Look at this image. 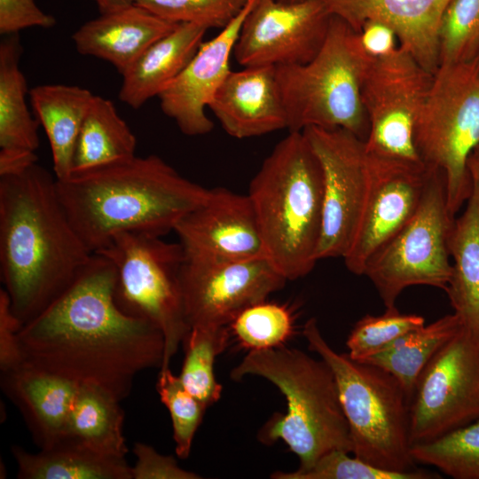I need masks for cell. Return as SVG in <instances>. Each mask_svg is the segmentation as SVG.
I'll return each mask as SVG.
<instances>
[{
  "label": "cell",
  "mask_w": 479,
  "mask_h": 479,
  "mask_svg": "<svg viewBox=\"0 0 479 479\" xmlns=\"http://www.w3.org/2000/svg\"><path fill=\"white\" fill-rule=\"evenodd\" d=\"M274 479H434L437 473L416 468L407 472L389 471L371 465L349 452L334 450L321 456L306 469L278 471Z\"/></svg>",
  "instance_id": "35"
},
{
  "label": "cell",
  "mask_w": 479,
  "mask_h": 479,
  "mask_svg": "<svg viewBox=\"0 0 479 479\" xmlns=\"http://www.w3.org/2000/svg\"><path fill=\"white\" fill-rule=\"evenodd\" d=\"M278 1L290 3V2H295V1H298V0H278Z\"/></svg>",
  "instance_id": "45"
},
{
  "label": "cell",
  "mask_w": 479,
  "mask_h": 479,
  "mask_svg": "<svg viewBox=\"0 0 479 479\" xmlns=\"http://www.w3.org/2000/svg\"><path fill=\"white\" fill-rule=\"evenodd\" d=\"M226 326H195L183 342L185 357L180 379L185 388L206 408L216 403L222 386L216 380L214 364L227 347Z\"/></svg>",
  "instance_id": "31"
},
{
  "label": "cell",
  "mask_w": 479,
  "mask_h": 479,
  "mask_svg": "<svg viewBox=\"0 0 479 479\" xmlns=\"http://www.w3.org/2000/svg\"><path fill=\"white\" fill-rule=\"evenodd\" d=\"M467 169L473 183H479V144L474 149L468 158Z\"/></svg>",
  "instance_id": "44"
},
{
  "label": "cell",
  "mask_w": 479,
  "mask_h": 479,
  "mask_svg": "<svg viewBox=\"0 0 479 479\" xmlns=\"http://www.w3.org/2000/svg\"><path fill=\"white\" fill-rule=\"evenodd\" d=\"M424 325L422 316L402 313L397 306L386 308L381 315L366 314L355 323L347 338L348 355L362 362Z\"/></svg>",
  "instance_id": "34"
},
{
  "label": "cell",
  "mask_w": 479,
  "mask_h": 479,
  "mask_svg": "<svg viewBox=\"0 0 479 479\" xmlns=\"http://www.w3.org/2000/svg\"><path fill=\"white\" fill-rule=\"evenodd\" d=\"M20 479H132L126 457L98 452L64 437L36 453L11 447Z\"/></svg>",
  "instance_id": "27"
},
{
  "label": "cell",
  "mask_w": 479,
  "mask_h": 479,
  "mask_svg": "<svg viewBox=\"0 0 479 479\" xmlns=\"http://www.w3.org/2000/svg\"><path fill=\"white\" fill-rule=\"evenodd\" d=\"M114 266L93 254L75 280L18 334L22 363L120 401L145 370L161 368L164 337L153 324L122 312L114 299Z\"/></svg>",
  "instance_id": "1"
},
{
  "label": "cell",
  "mask_w": 479,
  "mask_h": 479,
  "mask_svg": "<svg viewBox=\"0 0 479 479\" xmlns=\"http://www.w3.org/2000/svg\"><path fill=\"white\" fill-rule=\"evenodd\" d=\"M138 0H94L100 14L113 12L134 4Z\"/></svg>",
  "instance_id": "43"
},
{
  "label": "cell",
  "mask_w": 479,
  "mask_h": 479,
  "mask_svg": "<svg viewBox=\"0 0 479 479\" xmlns=\"http://www.w3.org/2000/svg\"><path fill=\"white\" fill-rule=\"evenodd\" d=\"M208 108L231 137L247 138L287 129L276 67H244L231 70Z\"/></svg>",
  "instance_id": "19"
},
{
  "label": "cell",
  "mask_w": 479,
  "mask_h": 479,
  "mask_svg": "<svg viewBox=\"0 0 479 479\" xmlns=\"http://www.w3.org/2000/svg\"><path fill=\"white\" fill-rule=\"evenodd\" d=\"M462 328L459 318L453 312L433 323L412 330L366 359L392 374L411 398L416 380L431 358Z\"/></svg>",
  "instance_id": "30"
},
{
  "label": "cell",
  "mask_w": 479,
  "mask_h": 479,
  "mask_svg": "<svg viewBox=\"0 0 479 479\" xmlns=\"http://www.w3.org/2000/svg\"><path fill=\"white\" fill-rule=\"evenodd\" d=\"M414 141L425 165L442 171L455 216L473 191L467 161L479 144V57L441 65L419 114Z\"/></svg>",
  "instance_id": "9"
},
{
  "label": "cell",
  "mask_w": 479,
  "mask_h": 479,
  "mask_svg": "<svg viewBox=\"0 0 479 479\" xmlns=\"http://www.w3.org/2000/svg\"><path fill=\"white\" fill-rule=\"evenodd\" d=\"M93 254L62 206L55 176L37 162L0 176L1 281L22 325L63 294Z\"/></svg>",
  "instance_id": "2"
},
{
  "label": "cell",
  "mask_w": 479,
  "mask_h": 479,
  "mask_svg": "<svg viewBox=\"0 0 479 479\" xmlns=\"http://www.w3.org/2000/svg\"><path fill=\"white\" fill-rule=\"evenodd\" d=\"M185 258L219 263L265 256L255 214L247 194L209 189L206 200L176 225Z\"/></svg>",
  "instance_id": "17"
},
{
  "label": "cell",
  "mask_w": 479,
  "mask_h": 479,
  "mask_svg": "<svg viewBox=\"0 0 479 479\" xmlns=\"http://www.w3.org/2000/svg\"><path fill=\"white\" fill-rule=\"evenodd\" d=\"M208 28L179 23L171 32L153 43L122 75L118 97L138 109L158 95L188 65L203 43Z\"/></svg>",
  "instance_id": "24"
},
{
  "label": "cell",
  "mask_w": 479,
  "mask_h": 479,
  "mask_svg": "<svg viewBox=\"0 0 479 479\" xmlns=\"http://www.w3.org/2000/svg\"><path fill=\"white\" fill-rule=\"evenodd\" d=\"M366 154V200L352 242L342 257L346 268L357 276H364L373 255L415 214L430 171L422 161Z\"/></svg>",
  "instance_id": "16"
},
{
  "label": "cell",
  "mask_w": 479,
  "mask_h": 479,
  "mask_svg": "<svg viewBox=\"0 0 479 479\" xmlns=\"http://www.w3.org/2000/svg\"><path fill=\"white\" fill-rule=\"evenodd\" d=\"M156 389L170 414L176 454L186 459L207 408L185 388L180 377L173 374L169 367L160 369Z\"/></svg>",
  "instance_id": "36"
},
{
  "label": "cell",
  "mask_w": 479,
  "mask_h": 479,
  "mask_svg": "<svg viewBox=\"0 0 479 479\" xmlns=\"http://www.w3.org/2000/svg\"><path fill=\"white\" fill-rule=\"evenodd\" d=\"M369 60L357 31L332 15L325 43L311 60L275 67L287 130L343 129L365 141L361 83Z\"/></svg>",
  "instance_id": "7"
},
{
  "label": "cell",
  "mask_w": 479,
  "mask_h": 479,
  "mask_svg": "<svg viewBox=\"0 0 479 479\" xmlns=\"http://www.w3.org/2000/svg\"><path fill=\"white\" fill-rule=\"evenodd\" d=\"M56 185L72 225L92 253L118 233L162 237L174 232L209 192L154 154L72 173L56 179Z\"/></svg>",
  "instance_id": "3"
},
{
  "label": "cell",
  "mask_w": 479,
  "mask_h": 479,
  "mask_svg": "<svg viewBox=\"0 0 479 479\" xmlns=\"http://www.w3.org/2000/svg\"><path fill=\"white\" fill-rule=\"evenodd\" d=\"M28 96L50 143L54 176L67 178L72 173L76 139L94 94L76 85L42 84L32 88Z\"/></svg>",
  "instance_id": "26"
},
{
  "label": "cell",
  "mask_w": 479,
  "mask_h": 479,
  "mask_svg": "<svg viewBox=\"0 0 479 479\" xmlns=\"http://www.w3.org/2000/svg\"><path fill=\"white\" fill-rule=\"evenodd\" d=\"M177 25L134 4L85 22L72 40L80 54L107 61L122 75L153 43Z\"/></svg>",
  "instance_id": "23"
},
{
  "label": "cell",
  "mask_w": 479,
  "mask_h": 479,
  "mask_svg": "<svg viewBox=\"0 0 479 479\" xmlns=\"http://www.w3.org/2000/svg\"><path fill=\"white\" fill-rule=\"evenodd\" d=\"M454 219L447 206L444 175L430 168L415 214L365 265L364 276L385 308L396 306L400 294L412 286L446 290L452 274L449 238Z\"/></svg>",
  "instance_id": "10"
},
{
  "label": "cell",
  "mask_w": 479,
  "mask_h": 479,
  "mask_svg": "<svg viewBox=\"0 0 479 479\" xmlns=\"http://www.w3.org/2000/svg\"><path fill=\"white\" fill-rule=\"evenodd\" d=\"M302 334L309 349L332 369L346 416L352 452L382 469H416L411 454L410 398L401 383L385 370L336 352L322 335L316 318Z\"/></svg>",
  "instance_id": "6"
},
{
  "label": "cell",
  "mask_w": 479,
  "mask_h": 479,
  "mask_svg": "<svg viewBox=\"0 0 479 479\" xmlns=\"http://www.w3.org/2000/svg\"><path fill=\"white\" fill-rule=\"evenodd\" d=\"M22 323L13 313L10 299L0 290V371L5 372L22 363L18 334Z\"/></svg>",
  "instance_id": "41"
},
{
  "label": "cell",
  "mask_w": 479,
  "mask_h": 479,
  "mask_svg": "<svg viewBox=\"0 0 479 479\" xmlns=\"http://www.w3.org/2000/svg\"><path fill=\"white\" fill-rule=\"evenodd\" d=\"M231 325L240 343L250 350L281 346L293 333L289 310L267 302L247 308Z\"/></svg>",
  "instance_id": "37"
},
{
  "label": "cell",
  "mask_w": 479,
  "mask_h": 479,
  "mask_svg": "<svg viewBox=\"0 0 479 479\" xmlns=\"http://www.w3.org/2000/svg\"><path fill=\"white\" fill-rule=\"evenodd\" d=\"M433 76L400 46L389 56L370 59L361 83L368 154L422 161L414 131Z\"/></svg>",
  "instance_id": "11"
},
{
  "label": "cell",
  "mask_w": 479,
  "mask_h": 479,
  "mask_svg": "<svg viewBox=\"0 0 479 479\" xmlns=\"http://www.w3.org/2000/svg\"><path fill=\"white\" fill-rule=\"evenodd\" d=\"M136 462L132 479H199L198 474L180 467L172 456L160 454L153 447L137 442L133 447Z\"/></svg>",
  "instance_id": "39"
},
{
  "label": "cell",
  "mask_w": 479,
  "mask_h": 479,
  "mask_svg": "<svg viewBox=\"0 0 479 479\" xmlns=\"http://www.w3.org/2000/svg\"><path fill=\"white\" fill-rule=\"evenodd\" d=\"M451 0H322L331 15L358 31L362 24L381 21L396 33L400 47L428 71L439 67L438 31Z\"/></svg>",
  "instance_id": "20"
},
{
  "label": "cell",
  "mask_w": 479,
  "mask_h": 479,
  "mask_svg": "<svg viewBox=\"0 0 479 479\" xmlns=\"http://www.w3.org/2000/svg\"><path fill=\"white\" fill-rule=\"evenodd\" d=\"M255 2L247 0L239 15L216 36L203 42L184 70L158 95L161 111L183 134L194 137L212 131L214 123L206 108L231 71L234 45Z\"/></svg>",
  "instance_id": "18"
},
{
  "label": "cell",
  "mask_w": 479,
  "mask_h": 479,
  "mask_svg": "<svg viewBox=\"0 0 479 479\" xmlns=\"http://www.w3.org/2000/svg\"><path fill=\"white\" fill-rule=\"evenodd\" d=\"M55 18L39 8L35 0H0V33L17 34L27 27H52Z\"/></svg>",
  "instance_id": "40"
},
{
  "label": "cell",
  "mask_w": 479,
  "mask_h": 479,
  "mask_svg": "<svg viewBox=\"0 0 479 479\" xmlns=\"http://www.w3.org/2000/svg\"><path fill=\"white\" fill-rule=\"evenodd\" d=\"M415 463L454 479H479V419L434 440L412 445Z\"/></svg>",
  "instance_id": "32"
},
{
  "label": "cell",
  "mask_w": 479,
  "mask_h": 479,
  "mask_svg": "<svg viewBox=\"0 0 479 479\" xmlns=\"http://www.w3.org/2000/svg\"><path fill=\"white\" fill-rule=\"evenodd\" d=\"M19 33L0 43V176L20 172L36 162L39 122L27 103V84L20 63Z\"/></svg>",
  "instance_id": "22"
},
{
  "label": "cell",
  "mask_w": 479,
  "mask_h": 479,
  "mask_svg": "<svg viewBox=\"0 0 479 479\" xmlns=\"http://www.w3.org/2000/svg\"><path fill=\"white\" fill-rule=\"evenodd\" d=\"M95 254L104 255L114 266V299L119 310L153 324L163 334L160 369L169 367L191 329L180 287L185 260L182 246L161 236L126 232L114 235Z\"/></svg>",
  "instance_id": "8"
},
{
  "label": "cell",
  "mask_w": 479,
  "mask_h": 479,
  "mask_svg": "<svg viewBox=\"0 0 479 479\" xmlns=\"http://www.w3.org/2000/svg\"><path fill=\"white\" fill-rule=\"evenodd\" d=\"M438 55L439 66L479 57V0L450 1L439 26Z\"/></svg>",
  "instance_id": "33"
},
{
  "label": "cell",
  "mask_w": 479,
  "mask_h": 479,
  "mask_svg": "<svg viewBox=\"0 0 479 479\" xmlns=\"http://www.w3.org/2000/svg\"><path fill=\"white\" fill-rule=\"evenodd\" d=\"M118 398L93 384H79L66 437L104 454L126 457L124 411Z\"/></svg>",
  "instance_id": "29"
},
{
  "label": "cell",
  "mask_w": 479,
  "mask_h": 479,
  "mask_svg": "<svg viewBox=\"0 0 479 479\" xmlns=\"http://www.w3.org/2000/svg\"><path fill=\"white\" fill-rule=\"evenodd\" d=\"M136 145L135 135L114 102L94 95L76 139L72 173L130 160L136 156Z\"/></svg>",
  "instance_id": "28"
},
{
  "label": "cell",
  "mask_w": 479,
  "mask_h": 479,
  "mask_svg": "<svg viewBox=\"0 0 479 479\" xmlns=\"http://www.w3.org/2000/svg\"><path fill=\"white\" fill-rule=\"evenodd\" d=\"M79 384L21 363L1 372V388L21 413L33 441L46 449L67 435Z\"/></svg>",
  "instance_id": "21"
},
{
  "label": "cell",
  "mask_w": 479,
  "mask_h": 479,
  "mask_svg": "<svg viewBox=\"0 0 479 479\" xmlns=\"http://www.w3.org/2000/svg\"><path fill=\"white\" fill-rule=\"evenodd\" d=\"M357 33L361 47L370 59L389 56L400 46L394 30L378 20L365 21Z\"/></svg>",
  "instance_id": "42"
},
{
  "label": "cell",
  "mask_w": 479,
  "mask_h": 479,
  "mask_svg": "<svg viewBox=\"0 0 479 479\" xmlns=\"http://www.w3.org/2000/svg\"><path fill=\"white\" fill-rule=\"evenodd\" d=\"M323 171V224L318 259L343 257L363 213L369 176L365 141L343 129L302 130Z\"/></svg>",
  "instance_id": "13"
},
{
  "label": "cell",
  "mask_w": 479,
  "mask_h": 479,
  "mask_svg": "<svg viewBox=\"0 0 479 479\" xmlns=\"http://www.w3.org/2000/svg\"><path fill=\"white\" fill-rule=\"evenodd\" d=\"M287 280L266 256L219 263L185 258L180 287L186 321L190 328L226 326Z\"/></svg>",
  "instance_id": "14"
},
{
  "label": "cell",
  "mask_w": 479,
  "mask_h": 479,
  "mask_svg": "<svg viewBox=\"0 0 479 479\" xmlns=\"http://www.w3.org/2000/svg\"><path fill=\"white\" fill-rule=\"evenodd\" d=\"M452 274L445 290L463 328L479 339V183L455 217L449 238Z\"/></svg>",
  "instance_id": "25"
},
{
  "label": "cell",
  "mask_w": 479,
  "mask_h": 479,
  "mask_svg": "<svg viewBox=\"0 0 479 479\" xmlns=\"http://www.w3.org/2000/svg\"><path fill=\"white\" fill-rule=\"evenodd\" d=\"M479 419V339L463 326L423 368L410 398L412 445Z\"/></svg>",
  "instance_id": "12"
},
{
  "label": "cell",
  "mask_w": 479,
  "mask_h": 479,
  "mask_svg": "<svg viewBox=\"0 0 479 479\" xmlns=\"http://www.w3.org/2000/svg\"><path fill=\"white\" fill-rule=\"evenodd\" d=\"M264 378L285 396L287 412L276 414L262 428L266 444L282 440L306 469L324 454L352 452L349 424L330 366L298 349L283 345L251 349L231 371V378Z\"/></svg>",
  "instance_id": "5"
},
{
  "label": "cell",
  "mask_w": 479,
  "mask_h": 479,
  "mask_svg": "<svg viewBox=\"0 0 479 479\" xmlns=\"http://www.w3.org/2000/svg\"><path fill=\"white\" fill-rule=\"evenodd\" d=\"M247 0H138L137 4L173 23H193L208 28L225 27Z\"/></svg>",
  "instance_id": "38"
},
{
  "label": "cell",
  "mask_w": 479,
  "mask_h": 479,
  "mask_svg": "<svg viewBox=\"0 0 479 479\" xmlns=\"http://www.w3.org/2000/svg\"><path fill=\"white\" fill-rule=\"evenodd\" d=\"M247 195L265 256L287 280L308 275L318 261L323 171L302 131H289L274 146Z\"/></svg>",
  "instance_id": "4"
},
{
  "label": "cell",
  "mask_w": 479,
  "mask_h": 479,
  "mask_svg": "<svg viewBox=\"0 0 479 479\" xmlns=\"http://www.w3.org/2000/svg\"><path fill=\"white\" fill-rule=\"evenodd\" d=\"M331 17L322 0H255L242 23L234 58L242 67L309 62L325 43Z\"/></svg>",
  "instance_id": "15"
}]
</instances>
